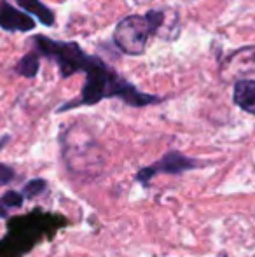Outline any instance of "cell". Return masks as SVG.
Segmentation results:
<instances>
[{
	"instance_id": "obj_1",
	"label": "cell",
	"mask_w": 255,
	"mask_h": 257,
	"mask_svg": "<svg viewBox=\"0 0 255 257\" xmlns=\"http://www.w3.org/2000/svg\"><path fill=\"white\" fill-rule=\"evenodd\" d=\"M84 72L88 74V81L82 86L81 98L74 103H68L65 108L72 107V105H93L105 98H121L133 107H143V105L159 102L157 96L138 91L126 79L110 70L102 60L95 56H91V61Z\"/></svg>"
},
{
	"instance_id": "obj_2",
	"label": "cell",
	"mask_w": 255,
	"mask_h": 257,
	"mask_svg": "<svg viewBox=\"0 0 255 257\" xmlns=\"http://www.w3.org/2000/svg\"><path fill=\"white\" fill-rule=\"evenodd\" d=\"M63 158L70 172L79 175H96L103 168V156L98 142L81 124H75L63 135Z\"/></svg>"
},
{
	"instance_id": "obj_3",
	"label": "cell",
	"mask_w": 255,
	"mask_h": 257,
	"mask_svg": "<svg viewBox=\"0 0 255 257\" xmlns=\"http://www.w3.org/2000/svg\"><path fill=\"white\" fill-rule=\"evenodd\" d=\"M164 14L159 11H149L147 14H131L117 23L114 30V42L123 53L138 56L145 51L149 37L161 27Z\"/></svg>"
},
{
	"instance_id": "obj_4",
	"label": "cell",
	"mask_w": 255,
	"mask_h": 257,
	"mask_svg": "<svg viewBox=\"0 0 255 257\" xmlns=\"http://www.w3.org/2000/svg\"><path fill=\"white\" fill-rule=\"evenodd\" d=\"M35 48H37L39 54L48 56L55 60L62 72V77H68V75L84 72L86 67L91 61V56L82 53V49L74 42H62V41H53L49 37H42L37 35L34 41Z\"/></svg>"
},
{
	"instance_id": "obj_5",
	"label": "cell",
	"mask_w": 255,
	"mask_h": 257,
	"mask_svg": "<svg viewBox=\"0 0 255 257\" xmlns=\"http://www.w3.org/2000/svg\"><path fill=\"white\" fill-rule=\"evenodd\" d=\"M196 163L192 159L185 158V156L178 154V153H168L161 159L159 163L156 165L149 166V168H143L142 172L138 173V180H143V182H149V179L156 173H178V172H184V170L194 168Z\"/></svg>"
},
{
	"instance_id": "obj_6",
	"label": "cell",
	"mask_w": 255,
	"mask_h": 257,
	"mask_svg": "<svg viewBox=\"0 0 255 257\" xmlns=\"http://www.w3.org/2000/svg\"><path fill=\"white\" fill-rule=\"evenodd\" d=\"M35 25L30 14L18 11L6 0H0V28L6 32H28Z\"/></svg>"
},
{
	"instance_id": "obj_7",
	"label": "cell",
	"mask_w": 255,
	"mask_h": 257,
	"mask_svg": "<svg viewBox=\"0 0 255 257\" xmlns=\"http://www.w3.org/2000/svg\"><path fill=\"white\" fill-rule=\"evenodd\" d=\"M224 74L241 75V74H255V46H248L234 51L229 58H225L222 65Z\"/></svg>"
},
{
	"instance_id": "obj_8",
	"label": "cell",
	"mask_w": 255,
	"mask_h": 257,
	"mask_svg": "<svg viewBox=\"0 0 255 257\" xmlns=\"http://www.w3.org/2000/svg\"><path fill=\"white\" fill-rule=\"evenodd\" d=\"M234 103L248 114H255V81L239 79L234 84Z\"/></svg>"
},
{
	"instance_id": "obj_9",
	"label": "cell",
	"mask_w": 255,
	"mask_h": 257,
	"mask_svg": "<svg viewBox=\"0 0 255 257\" xmlns=\"http://www.w3.org/2000/svg\"><path fill=\"white\" fill-rule=\"evenodd\" d=\"M21 9L27 11V14H34L42 25L51 27L55 25V13L49 7H46L41 0H16Z\"/></svg>"
},
{
	"instance_id": "obj_10",
	"label": "cell",
	"mask_w": 255,
	"mask_h": 257,
	"mask_svg": "<svg viewBox=\"0 0 255 257\" xmlns=\"http://www.w3.org/2000/svg\"><path fill=\"white\" fill-rule=\"evenodd\" d=\"M41 67V61H39V54L37 53H28L27 56H23L20 61L16 63L14 70L16 74L23 75V77H35Z\"/></svg>"
},
{
	"instance_id": "obj_11",
	"label": "cell",
	"mask_w": 255,
	"mask_h": 257,
	"mask_svg": "<svg viewBox=\"0 0 255 257\" xmlns=\"http://www.w3.org/2000/svg\"><path fill=\"white\" fill-rule=\"evenodd\" d=\"M13 179H14L13 168H9V166H6V165H2V163H0V186H4V184H9Z\"/></svg>"
},
{
	"instance_id": "obj_12",
	"label": "cell",
	"mask_w": 255,
	"mask_h": 257,
	"mask_svg": "<svg viewBox=\"0 0 255 257\" xmlns=\"http://www.w3.org/2000/svg\"><path fill=\"white\" fill-rule=\"evenodd\" d=\"M44 187H46V182H42V180H35V182L28 184V186L25 187V193L30 194V196H34V194L44 191Z\"/></svg>"
}]
</instances>
